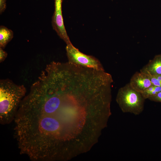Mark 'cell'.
I'll return each mask as SVG.
<instances>
[{"label": "cell", "instance_id": "12", "mask_svg": "<svg viewBox=\"0 0 161 161\" xmlns=\"http://www.w3.org/2000/svg\"><path fill=\"white\" fill-rule=\"evenodd\" d=\"M6 0H0V13L1 14L6 8Z\"/></svg>", "mask_w": 161, "mask_h": 161}, {"label": "cell", "instance_id": "6", "mask_svg": "<svg viewBox=\"0 0 161 161\" xmlns=\"http://www.w3.org/2000/svg\"><path fill=\"white\" fill-rule=\"evenodd\" d=\"M140 71L149 75H161V54L150 60Z\"/></svg>", "mask_w": 161, "mask_h": 161}, {"label": "cell", "instance_id": "8", "mask_svg": "<svg viewBox=\"0 0 161 161\" xmlns=\"http://www.w3.org/2000/svg\"><path fill=\"white\" fill-rule=\"evenodd\" d=\"M161 91V87L152 85L141 93L145 99H148Z\"/></svg>", "mask_w": 161, "mask_h": 161}, {"label": "cell", "instance_id": "2", "mask_svg": "<svg viewBox=\"0 0 161 161\" xmlns=\"http://www.w3.org/2000/svg\"><path fill=\"white\" fill-rule=\"evenodd\" d=\"M142 94L133 89L129 83L118 90L116 101L122 112L135 115L141 113L145 100Z\"/></svg>", "mask_w": 161, "mask_h": 161}, {"label": "cell", "instance_id": "11", "mask_svg": "<svg viewBox=\"0 0 161 161\" xmlns=\"http://www.w3.org/2000/svg\"><path fill=\"white\" fill-rule=\"evenodd\" d=\"M7 55V52L3 49L0 47V62L3 61L6 58Z\"/></svg>", "mask_w": 161, "mask_h": 161}, {"label": "cell", "instance_id": "1", "mask_svg": "<svg viewBox=\"0 0 161 161\" xmlns=\"http://www.w3.org/2000/svg\"><path fill=\"white\" fill-rule=\"evenodd\" d=\"M26 89L9 79L0 81V122L10 123L14 120L19 105L25 96Z\"/></svg>", "mask_w": 161, "mask_h": 161}, {"label": "cell", "instance_id": "3", "mask_svg": "<svg viewBox=\"0 0 161 161\" xmlns=\"http://www.w3.org/2000/svg\"><path fill=\"white\" fill-rule=\"evenodd\" d=\"M66 50L69 63L98 70H105L98 59L80 52L72 43L67 44Z\"/></svg>", "mask_w": 161, "mask_h": 161}, {"label": "cell", "instance_id": "9", "mask_svg": "<svg viewBox=\"0 0 161 161\" xmlns=\"http://www.w3.org/2000/svg\"><path fill=\"white\" fill-rule=\"evenodd\" d=\"M149 76L152 85L161 87V75Z\"/></svg>", "mask_w": 161, "mask_h": 161}, {"label": "cell", "instance_id": "4", "mask_svg": "<svg viewBox=\"0 0 161 161\" xmlns=\"http://www.w3.org/2000/svg\"><path fill=\"white\" fill-rule=\"evenodd\" d=\"M63 0H55V10L52 18V24L53 29L66 44L71 43L64 24L62 14Z\"/></svg>", "mask_w": 161, "mask_h": 161}, {"label": "cell", "instance_id": "7", "mask_svg": "<svg viewBox=\"0 0 161 161\" xmlns=\"http://www.w3.org/2000/svg\"><path fill=\"white\" fill-rule=\"evenodd\" d=\"M13 31L7 27H0V47L4 49L13 38Z\"/></svg>", "mask_w": 161, "mask_h": 161}, {"label": "cell", "instance_id": "10", "mask_svg": "<svg viewBox=\"0 0 161 161\" xmlns=\"http://www.w3.org/2000/svg\"><path fill=\"white\" fill-rule=\"evenodd\" d=\"M148 99L152 101L161 102V91Z\"/></svg>", "mask_w": 161, "mask_h": 161}, {"label": "cell", "instance_id": "5", "mask_svg": "<svg viewBox=\"0 0 161 161\" xmlns=\"http://www.w3.org/2000/svg\"><path fill=\"white\" fill-rule=\"evenodd\" d=\"M129 83L133 89L141 93L152 85L149 75L140 71L133 75Z\"/></svg>", "mask_w": 161, "mask_h": 161}]
</instances>
